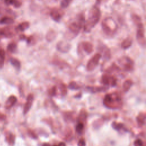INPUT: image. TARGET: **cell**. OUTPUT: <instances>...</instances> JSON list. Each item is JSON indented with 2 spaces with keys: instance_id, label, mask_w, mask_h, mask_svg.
<instances>
[{
  "instance_id": "obj_1",
  "label": "cell",
  "mask_w": 146,
  "mask_h": 146,
  "mask_svg": "<svg viewBox=\"0 0 146 146\" xmlns=\"http://www.w3.org/2000/svg\"><path fill=\"white\" fill-rule=\"evenodd\" d=\"M101 17V12L97 4H95L90 10L87 20L84 25V31L86 33H90L91 30L99 22Z\"/></svg>"
},
{
  "instance_id": "obj_2",
  "label": "cell",
  "mask_w": 146,
  "mask_h": 146,
  "mask_svg": "<svg viewBox=\"0 0 146 146\" xmlns=\"http://www.w3.org/2000/svg\"><path fill=\"white\" fill-rule=\"evenodd\" d=\"M85 17L83 13L79 14L76 20L70 23L68 27V31L65 35L67 39H73L79 33L80 30L84 27L85 23Z\"/></svg>"
},
{
  "instance_id": "obj_3",
  "label": "cell",
  "mask_w": 146,
  "mask_h": 146,
  "mask_svg": "<svg viewBox=\"0 0 146 146\" xmlns=\"http://www.w3.org/2000/svg\"><path fill=\"white\" fill-rule=\"evenodd\" d=\"M102 27L106 35L109 36H113L117 30V25L113 19L107 18L102 22Z\"/></svg>"
},
{
  "instance_id": "obj_4",
  "label": "cell",
  "mask_w": 146,
  "mask_h": 146,
  "mask_svg": "<svg viewBox=\"0 0 146 146\" xmlns=\"http://www.w3.org/2000/svg\"><path fill=\"white\" fill-rule=\"evenodd\" d=\"M104 105L109 108H117L119 104H121L120 98L116 94H107L105 96L103 100Z\"/></svg>"
},
{
  "instance_id": "obj_5",
  "label": "cell",
  "mask_w": 146,
  "mask_h": 146,
  "mask_svg": "<svg viewBox=\"0 0 146 146\" xmlns=\"http://www.w3.org/2000/svg\"><path fill=\"white\" fill-rule=\"evenodd\" d=\"M136 30V40L139 44L141 46L145 45V29L144 26L142 23L137 25Z\"/></svg>"
},
{
  "instance_id": "obj_6",
  "label": "cell",
  "mask_w": 146,
  "mask_h": 146,
  "mask_svg": "<svg viewBox=\"0 0 146 146\" xmlns=\"http://www.w3.org/2000/svg\"><path fill=\"white\" fill-rule=\"evenodd\" d=\"M101 57H102V55L99 53H97L95 54L88 62L86 66L87 70L89 71L94 70L98 66Z\"/></svg>"
},
{
  "instance_id": "obj_7",
  "label": "cell",
  "mask_w": 146,
  "mask_h": 146,
  "mask_svg": "<svg viewBox=\"0 0 146 146\" xmlns=\"http://www.w3.org/2000/svg\"><path fill=\"white\" fill-rule=\"evenodd\" d=\"M17 31L16 28L14 29L11 26H7L0 29V35L5 38H11L15 35Z\"/></svg>"
},
{
  "instance_id": "obj_8",
  "label": "cell",
  "mask_w": 146,
  "mask_h": 146,
  "mask_svg": "<svg viewBox=\"0 0 146 146\" xmlns=\"http://www.w3.org/2000/svg\"><path fill=\"white\" fill-rule=\"evenodd\" d=\"M63 15V11L58 8H54L51 9L50 13V15L51 18L56 22H59L60 21Z\"/></svg>"
},
{
  "instance_id": "obj_9",
  "label": "cell",
  "mask_w": 146,
  "mask_h": 146,
  "mask_svg": "<svg viewBox=\"0 0 146 146\" xmlns=\"http://www.w3.org/2000/svg\"><path fill=\"white\" fill-rule=\"evenodd\" d=\"M71 48V44L64 41H60L56 44L57 50L63 53L67 52Z\"/></svg>"
},
{
  "instance_id": "obj_10",
  "label": "cell",
  "mask_w": 146,
  "mask_h": 146,
  "mask_svg": "<svg viewBox=\"0 0 146 146\" xmlns=\"http://www.w3.org/2000/svg\"><path fill=\"white\" fill-rule=\"evenodd\" d=\"M121 63L124 66V68L125 70L127 71L131 70L133 68V61L128 57L125 56L123 57L121 60H120Z\"/></svg>"
},
{
  "instance_id": "obj_11",
  "label": "cell",
  "mask_w": 146,
  "mask_h": 146,
  "mask_svg": "<svg viewBox=\"0 0 146 146\" xmlns=\"http://www.w3.org/2000/svg\"><path fill=\"white\" fill-rule=\"evenodd\" d=\"M34 100V96L32 94H29L26 99V102L23 108V114L26 115L30 110Z\"/></svg>"
},
{
  "instance_id": "obj_12",
  "label": "cell",
  "mask_w": 146,
  "mask_h": 146,
  "mask_svg": "<svg viewBox=\"0 0 146 146\" xmlns=\"http://www.w3.org/2000/svg\"><path fill=\"white\" fill-rule=\"evenodd\" d=\"M102 82L105 85L111 84L112 86H114L116 84V80L114 79V78L106 74L103 75L102 77Z\"/></svg>"
},
{
  "instance_id": "obj_13",
  "label": "cell",
  "mask_w": 146,
  "mask_h": 146,
  "mask_svg": "<svg viewBox=\"0 0 146 146\" xmlns=\"http://www.w3.org/2000/svg\"><path fill=\"white\" fill-rule=\"evenodd\" d=\"M79 46L83 48V51L87 54H91L93 51V45L89 42H83L80 43Z\"/></svg>"
},
{
  "instance_id": "obj_14",
  "label": "cell",
  "mask_w": 146,
  "mask_h": 146,
  "mask_svg": "<svg viewBox=\"0 0 146 146\" xmlns=\"http://www.w3.org/2000/svg\"><path fill=\"white\" fill-rule=\"evenodd\" d=\"M17 99L14 95L10 96L5 103V107L6 109L11 108L17 102Z\"/></svg>"
},
{
  "instance_id": "obj_15",
  "label": "cell",
  "mask_w": 146,
  "mask_h": 146,
  "mask_svg": "<svg viewBox=\"0 0 146 146\" xmlns=\"http://www.w3.org/2000/svg\"><path fill=\"white\" fill-rule=\"evenodd\" d=\"M56 32L54 30L50 29L48 30L46 34V39L48 42H52L56 38Z\"/></svg>"
},
{
  "instance_id": "obj_16",
  "label": "cell",
  "mask_w": 146,
  "mask_h": 146,
  "mask_svg": "<svg viewBox=\"0 0 146 146\" xmlns=\"http://www.w3.org/2000/svg\"><path fill=\"white\" fill-rule=\"evenodd\" d=\"M132 39L131 37H127L122 41L121 43V47L123 49H127L132 46Z\"/></svg>"
},
{
  "instance_id": "obj_17",
  "label": "cell",
  "mask_w": 146,
  "mask_h": 146,
  "mask_svg": "<svg viewBox=\"0 0 146 146\" xmlns=\"http://www.w3.org/2000/svg\"><path fill=\"white\" fill-rule=\"evenodd\" d=\"M30 26V23L29 22H23L19 24L16 27L17 31H24L27 29Z\"/></svg>"
},
{
  "instance_id": "obj_18",
  "label": "cell",
  "mask_w": 146,
  "mask_h": 146,
  "mask_svg": "<svg viewBox=\"0 0 146 146\" xmlns=\"http://www.w3.org/2000/svg\"><path fill=\"white\" fill-rule=\"evenodd\" d=\"M15 136L12 133L9 132L6 135V141L10 145H13L15 143Z\"/></svg>"
},
{
  "instance_id": "obj_19",
  "label": "cell",
  "mask_w": 146,
  "mask_h": 146,
  "mask_svg": "<svg viewBox=\"0 0 146 146\" xmlns=\"http://www.w3.org/2000/svg\"><path fill=\"white\" fill-rule=\"evenodd\" d=\"M145 116L144 113H140L136 117V120L139 126H143L145 124Z\"/></svg>"
},
{
  "instance_id": "obj_20",
  "label": "cell",
  "mask_w": 146,
  "mask_h": 146,
  "mask_svg": "<svg viewBox=\"0 0 146 146\" xmlns=\"http://www.w3.org/2000/svg\"><path fill=\"white\" fill-rule=\"evenodd\" d=\"M14 20L9 17H3L0 19V24H7L10 25L13 23Z\"/></svg>"
},
{
  "instance_id": "obj_21",
  "label": "cell",
  "mask_w": 146,
  "mask_h": 146,
  "mask_svg": "<svg viewBox=\"0 0 146 146\" xmlns=\"http://www.w3.org/2000/svg\"><path fill=\"white\" fill-rule=\"evenodd\" d=\"M100 47V49L102 51L103 53L104 57L109 59L110 58V49L106 46V45H102Z\"/></svg>"
},
{
  "instance_id": "obj_22",
  "label": "cell",
  "mask_w": 146,
  "mask_h": 146,
  "mask_svg": "<svg viewBox=\"0 0 146 146\" xmlns=\"http://www.w3.org/2000/svg\"><path fill=\"white\" fill-rule=\"evenodd\" d=\"M10 62L11 64V65L15 67L17 70H19L21 68V63L19 60H18L16 58H11L10 59Z\"/></svg>"
},
{
  "instance_id": "obj_23",
  "label": "cell",
  "mask_w": 146,
  "mask_h": 146,
  "mask_svg": "<svg viewBox=\"0 0 146 146\" xmlns=\"http://www.w3.org/2000/svg\"><path fill=\"white\" fill-rule=\"evenodd\" d=\"M132 85V82L131 80H125L123 84V88L124 92H127L129 90Z\"/></svg>"
},
{
  "instance_id": "obj_24",
  "label": "cell",
  "mask_w": 146,
  "mask_h": 146,
  "mask_svg": "<svg viewBox=\"0 0 146 146\" xmlns=\"http://www.w3.org/2000/svg\"><path fill=\"white\" fill-rule=\"evenodd\" d=\"M5 59V51L3 49L0 48V68L3 67Z\"/></svg>"
},
{
  "instance_id": "obj_25",
  "label": "cell",
  "mask_w": 146,
  "mask_h": 146,
  "mask_svg": "<svg viewBox=\"0 0 146 146\" xmlns=\"http://www.w3.org/2000/svg\"><path fill=\"white\" fill-rule=\"evenodd\" d=\"M88 90H90L91 92H100V91H104L107 90L106 87H87Z\"/></svg>"
},
{
  "instance_id": "obj_26",
  "label": "cell",
  "mask_w": 146,
  "mask_h": 146,
  "mask_svg": "<svg viewBox=\"0 0 146 146\" xmlns=\"http://www.w3.org/2000/svg\"><path fill=\"white\" fill-rule=\"evenodd\" d=\"M17 46L16 43H15L14 42L9 43L7 46V49L8 51H9L11 53L15 52L17 50Z\"/></svg>"
},
{
  "instance_id": "obj_27",
  "label": "cell",
  "mask_w": 146,
  "mask_h": 146,
  "mask_svg": "<svg viewBox=\"0 0 146 146\" xmlns=\"http://www.w3.org/2000/svg\"><path fill=\"white\" fill-rule=\"evenodd\" d=\"M132 19L133 23H134L136 26H137V25H139V24L142 23L141 18H140L139 15H136V14H132Z\"/></svg>"
},
{
  "instance_id": "obj_28",
  "label": "cell",
  "mask_w": 146,
  "mask_h": 146,
  "mask_svg": "<svg viewBox=\"0 0 146 146\" xmlns=\"http://www.w3.org/2000/svg\"><path fill=\"white\" fill-rule=\"evenodd\" d=\"M84 129V124L82 122H79L76 126V131L78 133L81 134Z\"/></svg>"
},
{
  "instance_id": "obj_29",
  "label": "cell",
  "mask_w": 146,
  "mask_h": 146,
  "mask_svg": "<svg viewBox=\"0 0 146 146\" xmlns=\"http://www.w3.org/2000/svg\"><path fill=\"white\" fill-rule=\"evenodd\" d=\"M112 128L115 130H120L123 127V124L120 123H117L116 121H113L112 123Z\"/></svg>"
},
{
  "instance_id": "obj_30",
  "label": "cell",
  "mask_w": 146,
  "mask_h": 146,
  "mask_svg": "<svg viewBox=\"0 0 146 146\" xmlns=\"http://www.w3.org/2000/svg\"><path fill=\"white\" fill-rule=\"evenodd\" d=\"M68 88L71 90H79L80 88V86L75 82H71L68 84Z\"/></svg>"
},
{
  "instance_id": "obj_31",
  "label": "cell",
  "mask_w": 146,
  "mask_h": 146,
  "mask_svg": "<svg viewBox=\"0 0 146 146\" xmlns=\"http://www.w3.org/2000/svg\"><path fill=\"white\" fill-rule=\"evenodd\" d=\"M72 0H61L60 2V6L62 8H66L67 7Z\"/></svg>"
},
{
  "instance_id": "obj_32",
  "label": "cell",
  "mask_w": 146,
  "mask_h": 146,
  "mask_svg": "<svg viewBox=\"0 0 146 146\" xmlns=\"http://www.w3.org/2000/svg\"><path fill=\"white\" fill-rule=\"evenodd\" d=\"M86 117H87V115H86V113L85 111H81L80 112V113L79 115V119L80 120V122H82L83 123L82 121H84L86 120Z\"/></svg>"
},
{
  "instance_id": "obj_33",
  "label": "cell",
  "mask_w": 146,
  "mask_h": 146,
  "mask_svg": "<svg viewBox=\"0 0 146 146\" xmlns=\"http://www.w3.org/2000/svg\"><path fill=\"white\" fill-rule=\"evenodd\" d=\"M60 91L62 92V95H65L67 94V88L66 86L64 85V84H62L60 86Z\"/></svg>"
},
{
  "instance_id": "obj_34",
  "label": "cell",
  "mask_w": 146,
  "mask_h": 146,
  "mask_svg": "<svg viewBox=\"0 0 146 146\" xmlns=\"http://www.w3.org/2000/svg\"><path fill=\"white\" fill-rule=\"evenodd\" d=\"M134 146H144L143 141L140 139H136L134 141Z\"/></svg>"
},
{
  "instance_id": "obj_35",
  "label": "cell",
  "mask_w": 146,
  "mask_h": 146,
  "mask_svg": "<svg viewBox=\"0 0 146 146\" xmlns=\"http://www.w3.org/2000/svg\"><path fill=\"white\" fill-rule=\"evenodd\" d=\"M21 5H22V3L20 1H19L18 0H15L13 6H14L16 8H19L21 6Z\"/></svg>"
},
{
  "instance_id": "obj_36",
  "label": "cell",
  "mask_w": 146,
  "mask_h": 146,
  "mask_svg": "<svg viewBox=\"0 0 146 146\" xmlns=\"http://www.w3.org/2000/svg\"><path fill=\"white\" fill-rule=\"evenodd\" d=\"M78 146H86V141L83 139H81L78 141Z\"/></svg>"
},
{
  "instance_id": "obj_37",
  "label": "cell",
  "mask_w": 146,
  "mask_h": 146,
  "mask_svg": "<svg viewBox=\"0 0 146 146\" xmlns=\"http://www.w3.org/2000/svg\"><path fill=\"white\" fill-rule=\"evenodd\" d=\"M28 135H29V136H30L31 138H33V139H36L37 138V136H36V135L31 131L30 130H29L28 131Z\"/></svg>"
},
{
  "instance_id": "obj_38",
  "label": "cell",
  "mask_w": 146,
  "mask_h": 146,
  "mask_svg": "<svg viewBox=\"0 0 146 146\" xmlns=\"http://www.w3.org/2000/svg\"><path fill=\"white\" fill-rule=\"evenodd\" d=\"M15 0H4L5 3L7 5H13Z\"/></svg>"
},
{
  "instance_id": "obj_39",
  "label": "cell",
  "mask_w": 146,
  "mask_h": 146,
  "mask_svg": "<svg viewBox=\"0 0 146 146\" xmlns=\"http://www.w3.org/2000/svg\"><path fill=\"white\" fill-rule=\"evenodd\" d=\"M56 93V87H53L52 88L50 89V94L52 96L55 95Z\"/></svg>"
},
{
  "instance_id": "obj_40",
  "label": "cell",
  "mask_w": 146,
  "mask_h": 146,
  "mask_svg": "<svg viewBox=\"0 0 146 146\" xmlns=\"http://www.w3.org/2000/svg\"><path fill=\"white\" fill-rule=\"evenodd\" d=\"M6 115H5L0 113V120H3L6 119Z\"/></svg>"
},
{
  "instance_id": "obj_41",
  "label": "cell",
  "mask_w": 146,
  "mask_h": 146,
  "mask_svg": "<svg viewBox=\"0 0 146 146\" xmlns=\"http://www.w3.org/2000/svg\"><path fill=\"white\" fill-rule=\"evenodd\" d=\"M58 146H66V144L63 142H60Z\"/></svg>"
},
{
  "instance_id": "obj_42",
  "label": "cell",
  "mask_w": 146,
  "mask_h": 146,
  "mask_svg": "<svg viewBox=\"0 0 146 146\" xmlns=\"http://www.w3.org/2000/svg\"><path fill=\"white\" fill-rule=\"evenodd\" d=\"M43 146H50V145L49 144H48V143H44Z\"/></svg>"
}]
</instances>
